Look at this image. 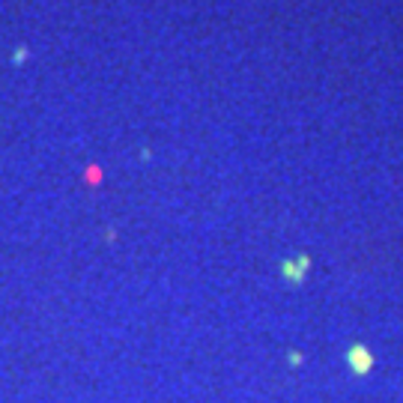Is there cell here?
<instances>
[{
	"label": "cell",
	"mask_w": 403,
	"mask_h": 403,
	"mask_svg": "<svg viewBox=\"0 0 403 403\" xmlns=\"http://www.w3.org/2000/svg\"><path fill=\"white\" fill-rule=\"evenodd\" d=\"M350 361H353V367H356L358 373H364L370 367V356H364V350H353L350 353Z\"/></svg>",
	"instance_id": "6da1fadb"
}]
</instances>
